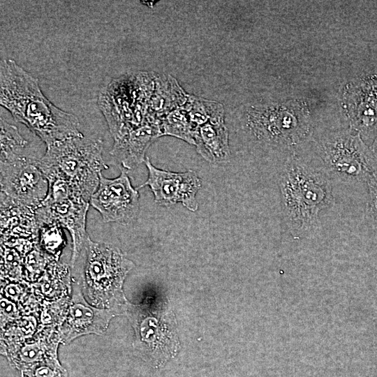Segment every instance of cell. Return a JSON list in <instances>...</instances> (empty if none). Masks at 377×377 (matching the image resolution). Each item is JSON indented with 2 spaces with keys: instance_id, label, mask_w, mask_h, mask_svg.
Wrapping results in <instances>:
<instances>
[{
  "instance_id": "obj_17",
  "label": "cell",
  "mask_w": 377,
  "mask_h": 377,
  "mask_svg": "<svg viewBox=\"0 0 377 377\" xmlns=\"http://www.w3.org/2000/svg\"><path fill=\"white\" fill-rule=\"evenodd\" d=\"M1 126V163L14 161L20 157L22 150L27 145V141L20 135L18 128L2 117Z\"/></svg>"
},
{
  "instance_id": "obj_4",
  "label": "cell",
  "mask_w": 377,
  "mask_h": 377,
  "mask_svg": "<svg viewBox=\"0 0 377 377\" xmlns=\"http://www.w3.org/2000/svg\"><path fill=\"white\" fill-rule=\"evenodd\" d=\"M37 165L47 181L61 180L90 201L102 170L103 141L82 137L68 138L47 147Z\"/></svg>"
},
{
  "instance_id": "obj_20",
  "label": "cell",
  "mask_w": 377,
  "mask_h": 377,
  "mask_svg": "<svg viewBox=\"0 0 377 377\" xmlns=\"http://www.w3.org/2000/svg\"><path fill=\"white\" fill-rule=\"evenodd\" d=\"M371 151H372V153L374 154V158L376 159V163H377V138L374 140Z\"/></svg>"
},
{
  "instance_id": "obj_8",
  "label": "cell",
  "mask_w": 377,
  "mask_h": 377,
  "mask_svg": "<svg viewBox=\"0 0 377 377\" xmlns=\"http://www.w3.org/2000/svg\"><path fill=\"white\" fill-rule=\"evenodd\" d=\"M48 185L45 198L35 209L36 218L40 228L57 226L69 232L73 240V265L89 237L86 222L90 201L61 180L49 181Z\"/></svg>"
},
{
  "instance_id": "obj_10",
  "label": "cell",
  "mask_w": 377,
  "mask_h": 377,
  "mask_svg": "<svg viewBox=\"0 0 377 377\" xmlns=\"http://www.w3.org/2000/svg\"><path fill=\"white\" fill-rule=\"evenodd\" d=\"M148 170L147 180L139 188L149 186L156 203L171 207L178 202L191 212H196L198 202L196 195L202 186L197 172L187 170L175 172L156 168L149 157L145 160Z\"/></svg>"
},
{
  "instance_id": "obj_1",
  "label": "cell",
  "mask_w": 377,
  "mask_h": 377,
  "mask_svg": "<svg viewBox=\"0 0 377 377\" xmlns=\"http://www.w3.org/2000/svg\"><path fill=\"white\" fill-rule=\"evenodd\" d=\"M304 146L285 158L278 179L284 221L295 237L321 228L320 214L334 202L332 180Z\"/></svg>"
},
{
  "instance_id": "obj_3",
  "label": "cell",
  "mask_w": 377,
  "mask_h": 377,
  "mask_svg": "<svg viewBox=\"0 0 377 377\" xmlns=\"http://www.w3.org/2000/svg\"><path fill=\"white\" fill-rule=\"evenodd\" d=\"M243 127L253 142L286 157L307 144L313 133L307 105L301 100L251 105L245 110Z\"/></svg>"
},
{
  "instance_id": "obj_9",
  "label": "cell",
  "mask_w": 377,
  "mask_h": 377,
  "mask_svg": "<svg viewBox=\"0 0 377 377\" xmlns=\"http://www.w3.org/2000/svg\"><path fill=\"white\" fill-rule=\"evenodd\" d=\"M1 193L17 204L36 209L48 192V182L37 160L25 156L1 163Z\"/></svg>"
},
{
  "instance_id": "obj_19",
  "label": "cell",
  "mask_w": 377,
  "mask_h": 377,
  "mask_svg": "<svg viewBox=\"0 0 377 377\" xmlns=\"http://www.w3.org/2000/svg\"><path fill=\"white\" fill-rule=\"evenodd\" d=\"M6 293L9 296L13 297L17 296L19 290L15 286H9L7 287Z\"/></svg>"
},
{
  "instance_id": "obj_7",
  "label": "cell",
  "mask_w": 377,
  "mask_h": 377,
  "mask_svg": "<svg viewBox=\"0 0 377 377\" xmlns=\"http://www.w3.org/2000/svg\"><path fill=\"white\" fill-rule=\"evenodd\" d=\"M84 247L87 260L84 286L94 305L106 309L119 305L124 300L122 283L133 263L117 248L87 238Z\"/></svg>"
},
{
  "instance_id": "obj_16",
  "label": "cell",
  "mask_w": 377,
  "mask_h": 377,
  "mask_svg": "<svg viewBox=\"0 0 377 377\" xmlns=\"http://www.w3.org/2000/svg\"><path fill=\"white\" fill-rule=\"evenodd\" d=\"M162 131L163 135H171L195 145V129L185 104L165 117L162 124Z\"/></svg>"
},
{
  "instance_id": "obj_2",
  "label": "cell",
  "mask_w": 377,
  "mask_h": 377,
  "mask_svg": "<svg viewBox=\"0 0 377 377\" xmlns=\"http://www.w3.org/2000/svg\"><path fill=\"white\" fill-rule=\"evenodd\" d=\"M0 104L47 147L84 136L77 117L50 102L40 90L38 78L11 59L1 60Z\"/></svg>"
},
{
  "instance_id": "obj_18",
  "label": "cell",
  "mask_w": 377,
  "mask_h": 377,
  "mask_svg": "<svg viewBox=\"0 0 377 377\" xmlns=\"http://www.w3.org/2000/svg\"><path fill=\"white\" fill-rule=\"evenodd\" d=\"M43 233L41 237L47 249H54L61 242V237L59 227L45 226L42 227Z\"/></svg>"
},
{
  "instance_id": "obj_5",
  "label": "cell",
  "mask_w": 377,
  "mask_h": 377,
  "mask_svg": "<svg viewBox=\"0 0 377 377\" xmlns=\"http://www.w3.org/2000/svg\"><path fill=\"white\" fill-rule=\"evenodd\" d=\"M156 73L138 72L112 80L103 88L98 105L108 125L114 143L148 121L149 101L155 86Z\"/></svg>"
},
{
  "instance_id": "obj_14",
  "label": "cell",
  "mask_w": 377,
  "mask_h": 377,
  "mask_svg": "<svg viewBox=\"0 0 377 377\" xmlns=\"http://www.w3.org/2000/svg\"><path fill=\"white\" fill-rule=\"evenodd\" d=\"M194 140L197 152L207 161L212 163L229 161L228 131L224 119L209 121L199 126L195 131Z\"/></svg>"
},
{
  "instance_id": "obj_12",
  "label": "cell",
  "mask_w": 377,
  "mask_h": 377,
  "mask_svg": "<svg viewBox=\"0 0 377 377\" xmlns=\"http://www.w3.org/2000/svg\"><path fill=\"white\" fill-rule=\"evenodd\" d=\"M113 309H98L89 306L80 293L73 295L68 316L62 328L63 340L68 342L84 334H102L107 329Z\"/></svg>"
},
{
  "instance_id": "obj_13",
  "label": "cell",
  "mask_w": 377,
  "mask_h": 377,
  "mask_svg": "<svg viewBox=\"0 0 377 377\" xmlns=\"http://www.w3.org/2000/svg\"><path fill=\"white\" fill-rule=\"evenodd\" d=\"M188 96L172 76L156 74L154 89L149 101V122L162 128L165 117L183 106Z\"/></svg>"
},
{
  "instance_id": "obj_11",
  "label": "cell",
  "mask_w": 377,
  "mask_h": 377,
  "mask_svg": "<svg viewBox=\"0 0 377 377\" xmlns=\"http://www.w3.org/2000/svg\"><path fill=\"white\" fill-rule=\"evenodd\" d=\"M139 197L138 189L132 186L126 170L122 168L120 175L113 179L100 175L98 186L90 205L105 222L126 224L138 213Z\"/></svg>"
},
{
  "instance_id": "obj_6",
  "label": "cell",
  "mask_w": 377,
  "mask_h": 377,
  "mask_svg": "<svg viewBox=\"0 0 377 377\" xmlns=\"http://www.w3.org/2000/svg\"><path fill=\"white\" fill-rule=\"evenodd\" d=\"M309 144L332 182H368L377 171L372 151L350 127L313 132Z\"/></svg>"
},
{
  "instance_id": "obj_15",
  "label": "cell",
  "mask_w": 377,
  "mask_h": 377,
  "mask_svg": "<svg viewBox=\"0 0 377 377\" xmlns=\"http://www.w3.org/2000/svg\"><path fill=\"white\" fill-rule=\"evenodd\" d=\"M185 105L195 131L209 121L224 119L223 106L219 102L189 95Z\"/></svg>"
}]
</instances>
